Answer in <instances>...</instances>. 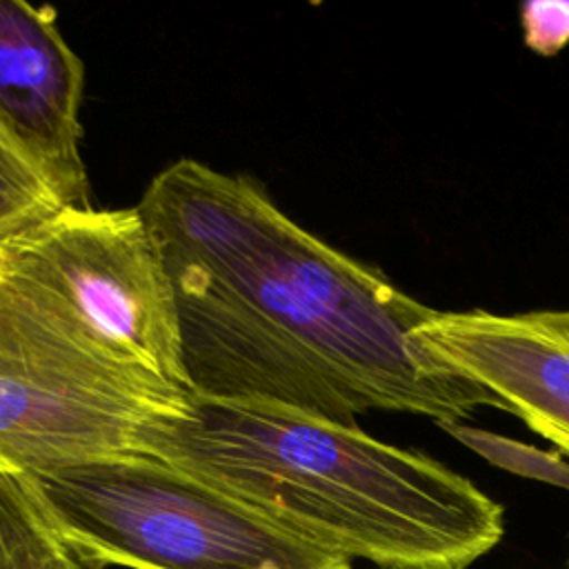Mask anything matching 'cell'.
<instances>
[{
  "mask_svg": "<svg viewBox=\"0 0 569 569\" xmlns=\"http://www.w3.org/2000/svg\"><path fill=\"white\" fill-rule=\"evenodd\" d=\"M525 42L540 56H556L569 42V2H525L520 7Z\"/></svg>",
  "mask_w": 569,
  "mask_h": 569,
  "instance_id": "cell-11",
  "label": "cell"
},
{
  "mask_svg": "<svg viewBox=\"0 0 569 569\" xmlns=\"http://www.w3.org/2000/svg\"><path fill=\"white\" fill-rule=\"evenodd\" d=\"M40 569H107V565L80 547L62 540L60 549Z\"/></svg>",
  "mask_w": 569,
  "mask_h": 569,
  "instance_id": "cell-12",
  "label": "cell"
},
{
  "mask_svg": "<svg viewBox=\"0 0 569 569\" xmlns=\"http://www.w3.org/2000/svg\"><path fill=\"white\" fill-rule=\"evenodd\" d=\"M0 273L104 353L191 393L173 284L138 207H67L0 242Z\"/></svg>",
  "mask_w": 569,
  "mask_h": 569,
  "instance_id": "cell-5",
  "label": "cell"
},
{
  "mask_svg": "<svg viewBox=\"0 0 569 569\" xmlns=\"http://www.w3.org/2000/svg\"><path fill=\"white\" fill-rule=\"evenodd\" d=\"M138 211L173 284L193 396L349 427L369 409L438 425L502 409L418 345L436 309L298 227L251 180L178 160Z\"/></svg>",
  "mask_w": 569,
  "mask_h": 569,
  "instance_id": "cell-1",
  "label": "cell"
},
{
  "mask_svg": "<svg viewBox=\"0 0 569 569\" xmlns=\"http://www.w3.org/2000/svg\"><path fill=\"white\" fill-rule=\"evenodd\" d=\"M133 451L378 569H469L502 540V507L436 458L276 405L191 393Z\"/></svg>",
  "mask_w": 569,
  "mask_h": 569,
  "instance_id": "cell-2",
  "label": "cell"
},
{
  "mask_svg": "<svg viewBox=\"0 0 569 569\" xmlns=\"http://www.w3.org/2000/svg\"><path fill=\"white\" fill-rule=\"evenodd\" d=\"M440 427L489 465L569 491V462L558 451H545L502 433L465 425V420L440 422Z\"/></svg>",
  "mask_w": 569,
  "mask_h": 569,
  "instance_id": "cell-10",
  "label": "cell"
},
{
  "mask_svg": "<svg viewBox=\"0 0 569 569\" xmlns=\"http://www.w3.org/2000/svg\"><path fill=\"white\" fill-rule=\"evenodd\" d=\"M58 536L129 569H353L209 485L140 453L24 476Z\"/></svg>",
  "mask_w": 569,
  "mask_h": 569,
  "instance_id": "cell-3",
  "label": "cell"
},
{
  "mask_svg": "<svg viewBox=\"0 0 569 569\" xmlns=\"http://www.w3.org/2000/svg\"><path fill=\"white\" fill-rule=\"evenodd\" d=\"M53 189L0 129V242L62 211Z\"/></svg>",
  "mask_w": 569,
  "mask_h": 569,
  "instance_id": "cell-9",
  "label": "cell"
},
{
  "mask_svg": "<svg viewBox=\"0 0 569 569\" xmlns=\"http://www.w3.org/2000/svg\"><path fill=\"white\" fill-rule=\"evenodd\" d=\"M60 545L24 476L0 465V569H40Z\"/></svg>",
  "mask_w": 569,
  "mask_h": 569,
  "instance_id": "cell-8",
  "label": "cell"
},
{
  "mask_svg": "<svg viewBox=\"0 0 569 569\" xmlns=\"http://www.w3.org/2000/svg\"><path fill=\"white\" fill-rule=\"evenodd\" d=\"M191 393L104 353L0 273V465L49 471L129 453Z\"/></svg>",
  "mask_w": 569,
  "mask_h": 569,
  "instance_id": "cell-4",
  "label": "cell"
},
{
  "mask_svg": "<svg viewBox=\"0 0 569 569\" xmlns=\"http://www.w3.org/2000/svg\"><path fill=\"white\" fill-rule=\"evenodd\" d=\"M416 340L569 456V309L438 311Z\"/></svg>",
  "mask_w": 569,
  "mask_h": 569,
  "instance_id": "cell-6",
  "label": "cell"
},
{
  "mask_svg": "<svg viewBox=\"0 0 569 569\" xmlns=\"http://www.w3.org/2000/svg\"><path fill=\"white\" fill-rule=\"evenodd\" d=\"M82 82V62L56 29L53 11L0 0V129L64 209L89 207L80 156Z\"/></svg>",
  "mask_w": 569,
  "mask_h": 569,
  "instance_id": "cell-7",
  "label": "cell"
}]
</instances>
